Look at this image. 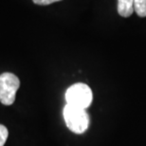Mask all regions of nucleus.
<instances>
[{
  "label": "nucleus",
  "instance_id": "nucleus-1",
  "mask_svg": "<svg viewBox=\"0 0 146 146\" xmlns=\"http://www.w3.org/2000/svg\"><path fill=\"white\" fill-rule=\"evenodd\" d=\"M64 119L70 131L75 134H83L89 126V116L86 109L66 104L63 110Z\"/></svg>",
  "mask_w": 146,
  "mask_h": 146
},
{
  "label": "nucleus",
  "instance_id": "nucleus-2",
  "mask_svg": "<svg viewBox=\"0 0 146 146\" xmlns=\"http://www.w3.org/2000/svg\"><path fill=\"white\" fill-rule=\"evenodd\" d=\"M93 93L86 84L77 83L69 86L66 92V104L72 106L86 109L92 103Z\"/></svg>",
  "mask_w": 146,
  "mask_h": 146
},
{
  "label": "nucleus",
  "instance_id": "nucleus-3",
  "mask_svg": "<svg viewBox=\"0 0 146 146\" xmlns=\"http://www.w3.org/2000/svg\"><path fill=\"white\" fill-rule=\"evenodd\" d=\"M20 86V81L13 73L5 72L0 75V102L11 106L15 101V95Z\"/></svg>",
  "mask_w": 146,
  "mask_h": 146
},
{
  "label": "nucleus",
  "instance_id": "nucleus-4",
  "mask_svg": "<svg viewBox=\"0 0 146 146\" xmlns=\"http://www.w3.org/2000/svg\"><path fill=\"white\" fill-rule=\"evenodd\" d=\"M134 11V0H118V13L121 16L129 17Z\"/></svg>",
  "mask_w": 146,
  "mask_h": 146
},
{
  "label": "nucleus",
  "instance_id": "nucleus-5",
  "mask_svg": "<svg viewBox=\"0 0 146 146\" xmlns=\"http://www.w3.org/2000/svg\"><path fill=\"white\" fill-rule=\"evenodd\" d=\"M134 11L141 17H146V0H134Z\"/></svg>",
  "mask_w": 146,
  "mask_h": 146
},
{
  "label": "nucleus",
  "instance_id": "nucleus-6",
  "mask_svg": "<svg viewBox=\"0 0 146 146\" xmlns=\"http://www.w3.org/2000/svg\"><path fill=\"white\" fill-rule=\"evenodd\" d=\"M9 136V131L4 125L0 124V146H4Z\"/></svg>",
  "mask_w": 146,
  "mask_h": 146
},
{
  "label": "nucleus",
  "instance_id": "nucleus-7",
  "mask_svg": "<svg viewBox=\"0 0 146 146\" xmlns=\"http://www.w3.org/2000/svg\"><path fill=\"white\" fill-rule=\"evenodd\" d=\"M33 1L37 5H49L51 3L61 1V0H33Z\"/></svg>",
  "mask_w": 146,
  "mask_h": 146
}]
</instances>
